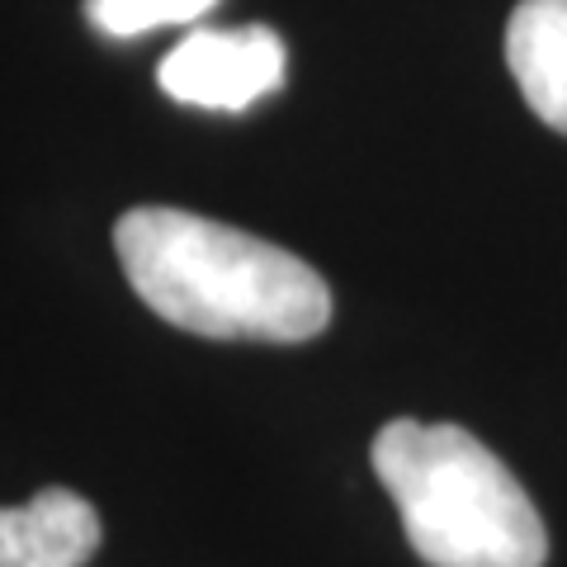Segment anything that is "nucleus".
<instances>
[{"label": "nucleus", "mask_w": 567, "mask_h": 567, "mask_svg": "<svg viewBox=\"0 0 567 567\" xmlns=\"http://www.w3.org/2000/svg\"><path fill=\"white\" fill-rule=\"evenodd\" d=\"M289 52L284 39L265 24L246 29H194L162 58V91L194 110L241 114L256 100L275 95L284 85Z\"/></svg>", "instance_id": "obj_3"}, {"label": "nucleus", "mask_w": 567, "mask_h": 567, "mask_svg": "<svg viewBox=\"0 0 567 567\" xmlns=\"http://www.w3.org/2000/svg\"><path fill=\"white\" fill-rule=\"evenodd\" d=\"M374 473L393 496L406 544L431 567H544L548 529L502 458L464 425L388 421Z\"/></svg>", "instance_id": "obj_2"}, {"label": "nucleus", "mask_w": 567, "mask_h": 567, "mask_svg": "<svg viewBox=\"0 0 567 567\" xmlns=\"http://www.w3.org/2000/svg\"><path fill=\"white\" fill-rule=\"evenodd\" d=\"M100 539L95 506L71 487H43L24 506H0V567H85Z\"/></svg>", "instance_id": "obj_4"}, {"label": "nucleus", "mask_w": 567, "mask_h": 567, "mask_svg": "<svg viewBox=\"0 0 567 567\" xmlns=\"http://www.w3.org/2000/svg\"><path fill=\"white\" fill-rule=\"evenodd\" d=\"M506 62L529 110L567 133V0H520L511 10Z\"/></svg>", "instance_id": "obj_5"}, {"label": "nucleus", "mask_w": 567, "mask_h": 567, "mask_svg": "<svg viewBox=\"0 0 567 567\" xmlns=\"http://www.w3.org/2000/svg\"><path fill=\"white\" fill-rule=\"evenodd\" d=\"M218 0H85V14L110 39H137L162 24H194Z\"/></svg>", "instance_id": "obj_6"}, {"label": "nucleus", "mask_w": 567, "mask_h": 567, "mask_svg": "<svg viewBox=\"0 0 567 567\" xmlns=\"http://www.w3.org/2000/svg\"><path fill=\"white\" fill-rule=\"evenodd\" d=\"M133 293L162 322L208 341H312L331 289L308 260L185 208H133L114 227Z\"/></svg>", "instance_id": "obj_1"}]
</instances>
